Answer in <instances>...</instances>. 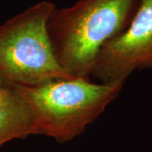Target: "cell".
Returning a JSON list of instances; mask_svg holds the SVG:
<instances>
[{
    "label": "cell",
    "instance_id": "3",
    "mask_svg": "<svg viewBox=\"0 0 152 152\" xmlns=\"http://www.w3.org/2000/svg\"><path fill=\"white\" fill-rule=\"evenodd\" d=\"M55 4L42 0L0 26V75L14 84L33 86L69 79L58 64L48 32Z\"/></svg>",
    "mask_w": 152,
    "mask_h": 152
},
{
    "label": "cell",
    "instance_id": "2",
    "mask_svg": "<svg viewBox=\"0 0 152 152\" xmlns=\"http://www.w3.org/2000/svg\"><path fill=\"white\" fill-rule=\"evenodd\" d=\"M16 86L34 117L38 135L66 143L80 135L103 113L124 84L94 83L86 77H72L33 86Z\"/></svg>",
    "mask_w": 152,
    "mask_h": 152
},
{
    "label": "cell",
    "instance_id": "4",
    "mask_svg": "<svg viewBox=\"0 0 152 152\" xmlns=\"http://www.w3.org/2000/svg\"><path fill=\"white\" fill-rule=\"evenodd\" d=\"M152 68V0H140L129 26L99 52L91 75L102 84H124L134 70Z\"/></svg>",
    "mask_w": 152,
    "mask_h": 152
},
{
    "label": "cell",
    "instance_id": "1",
    "mask_svg": "<svg viewBox=\"0 0 152 152\" xmlns=\"http://www.w3.org/2000/svg\"><path fill=\"white\" fill-rule=\"evenodd\" d=\"M140 0H78L50 13L48 32L60 67L90 78L99 52L129 26Z\"/></svg>",
    "mask_w": 152,
    "mask_h": 152
},
{
    "label": "cell",
    "instance_id": "5",
    "mask_svg": "<svg viewBox=\"0 0 152 152\" xmlns=\"http://www.w3.org/2000/svg\"><path fill=\"white\" fill-rule=\"evenodd\" d=\"M32 134L38 135V130L27 103L16 84L0 75V147Z\"/></svg>",
    "mask_w": 152,
    "mask_h": 152
}]
</instances>
